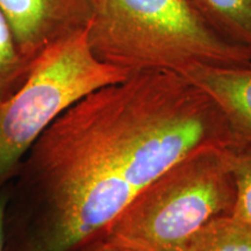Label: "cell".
I'll list each match as a JSON object with an SVG mask.
<instances>
[{
	"mask_svg": "<svg viewBox=\"0 0 251 251\" xmlns=\"http://www.w3.org/2000/svg\"><path fill=\"white\" fill-rule=\"evenodd\" d=\"M208 94L224 115L233 148L251 143V64L238 68L197 65L181 72Z\"/></svg>",
	"mask_w": 251,
	"mask_h": 251,
	"instance_id": "8992f818",
	"label": "cell"
},
{
	"mask_svg": "<svg viewBox=\"0 0 251 251\" xmlns=\"http://www.w3.org/2000/svg\"><path fill=\"white\" fill-rule=\"evenodd\" d=\"M6 203V187L0 191V251H2L4 242V213Z\"/></svg>",
	"mask_w": 251,
	"mask_h": 251,
	"instance_id": "7c38bea8",
	"label": "cell"
},
{
	"mask_svg": "<svg viewBox=\"0 0 251 251\" xmlns=\"http://www.w3.org/2000/svg\"><path fill=\"white\" fill-rule=\"evenodd\" d=\"M131 74L96 57L86 28L43 50L31 62L23 85L0 101V191L14 177L34 142L62 113Z\"/></svg>",
	"mask_w": 251,
	"mask_h": 251,
	"instance_id": "277c9868",
	"label": "cell"
},
{
	"mask_svg": "<svg viewBox=\"0 0 251 251\" xmlns=\"http://www.w3.org/2000/svg\"><path fill=\"white\" fill-rule=\"evenodd\" d=\"M228 40L251 49V0H192Z\"/></svg>",
	"mask_w": 251,
	"mask_h": 251,
	"instance_id": "52a82bcc",
	"label": "cell"
},
{
	"mask_svg": "<svg viewBox=\"0 0 251 251\" xmlns=\"http://www.w3.org/2000/svg\"><path fill=\"white\" fill-rule=\"evenodd\" d=\"M208 147L233 148L227 124L181 74L133 72L94 91L40 135L6 186L2 251H76Z\"/></svg>",
	"mask_w": 251,
	"mask_h": 251,
	"instance_id": "6da1fadb",
	"label": "cell"
},
{
	"mask_svg": "<svg viewBox=\"0 0 251 251\" xmlns=\"http://www.w3.org/2000/svg\"><path fill=\"white\" fill-rule=\"evenodd\" d=\"M231 149L208 147L177 162L100 234L140 251H188L203 226L233 212Z\"/></svg>",
	"mask_w": 251,
	"mask_h": 251,
	"instance_id": "3957f363",
	"label": "cell"
},
{
	"mask_svg": "<svg viewBox=\"0 0 251 251\" xmlns=\"http://www.w3.org/2000/svg\"><path fill=\"white\" fill-rule=\"evenodd\" d=\"M23 54L33 62L52 43L85 29L93 0H0Z\"/></svg>",
	"mask_w": 251,
	"mask_h": 251,
	"instance_id": "5b68a950",
	"label": "cell"
},
{
	"mask_svg": "<svg viewBox=\"0 0 251 251\" xmlns=\"http://www.w3.org/2000/svg\"><path fill=\"white\" fill-rule=\"evenodd\" d=\"M230 168L236 188L230 215L251 226V143L231 149Z\"/></svg>",
	"mask_w": 251,
	"mask_h": 251,
	"instance_id": "30bf717a",
	"label": "cell"
},
{
	"mask_svg": "<svg viewBox=\"0 0 251 251\" xmlns=\"http://www.w3.org/2000/svg\"><path fill=\"white\" fill-rule=\"evenodd\" d=\"M30 67L31 61L21 51L11 24L0 7V101L23 85Z\"/></svg>",
	"mask_w": 251,
	"mask_h": 251,
	"instance_id": "9c48e42d",
	"label": "cell"
},
{
	"mask_svg": "<svg viewBox=\"0 0 251 251\" xmlns=\"http://www.w3.org/2000/svg\"><path fill=\"white\" fill-rule=\"evenodd\" d=\"M86 33L97 58L130 72L251 64V49L222 35L192 0H93Z\"/></svg>",
	"mask_w": 251,
	"mask_h": 251,
	"instance_id": "7a4b0ae2",
	"label": "cell"
},
{
	"mask_svg": "<svg viewBox=\"0 0 251 251\" xmlns=\"http://www.w3.org/2000/svg\"><path fill=\"white\" fill-rule=\"evenodd\" d=\"M76 251H140L134 248H130L125 244H121L113 241L103 234H99L97 236L91 238L78 248Z\"/></svg>",
	"mask_w": 251,
	"mask_h": 251,
	"instance_id": "8fae6325",
	"label": "cell"
},
{
	"mask_svg": "<svg viewBox=\"0 0 251 251\" xmlns=\"http://www.w3.org/2000/svg\"><path fill=\"white\" fill-rule=\"evenodd\" d=\"M188 251H251V226L231 215L213 219L191 238Z\"/></svg>",
	"mask_w": 251,
	"mask_h": 251,
	"instance_id": "ba28073f",
	"label": "cell"
}]
</instances>
